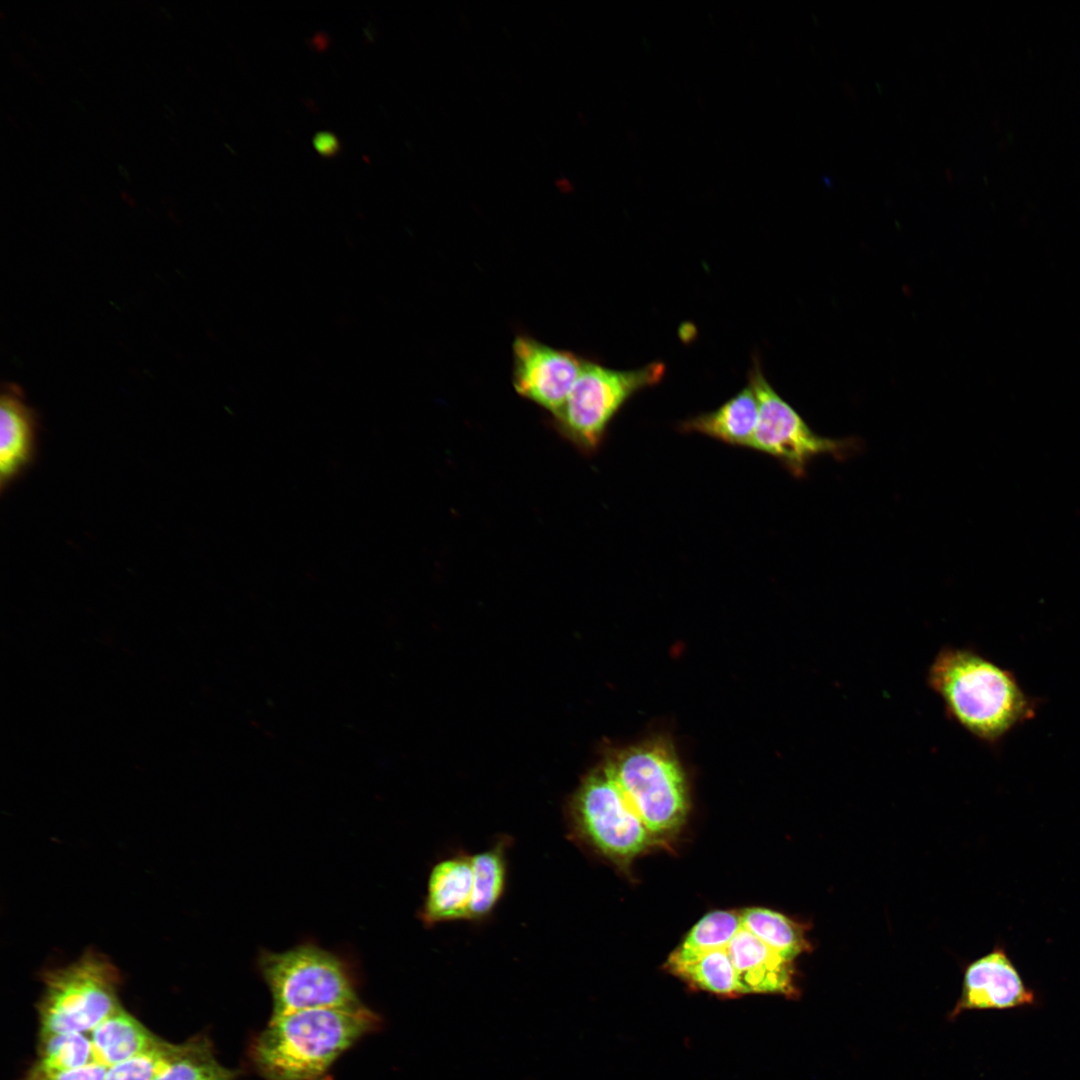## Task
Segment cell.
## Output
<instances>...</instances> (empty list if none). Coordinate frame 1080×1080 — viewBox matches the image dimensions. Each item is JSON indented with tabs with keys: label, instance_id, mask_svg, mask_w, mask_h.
<instances>
[{
	"label": "cell",
	"instance_id": "cell-6",
	"mask_svg": "<svg viewBox=\"0 0 1080 1080\" xmlns=\"http://www.w3.org/2000/svg\"><path fill=\"white\" fill-rule=\"evenodd\" d=\"M605 767L653 836L681 828L688 812L687 786L670 750L661 744L632 747Z\"/></svg>",
	"mask_w": 1080,
	"mask_h": 1080
},
{
	"label": "cell",
	"instance_id": "cell-12",
	"mask_svg": "<svg viewBox=\"0 0 1080 1080\" xmlns=\"http://www.w3.org/2000/svg\"><path fill=\"white\" fill-rule=\"evenodd\" d=\"M727 951L742 994L766 993L787 997L798 994L793 961L778 954L742 926Z\"/></svg>",
	"mask_w": 1080,
	"mask_h": 1080
},
{
	"label": "cell",
	"instance_id": "cell-18",
	"mask_svg": "<svg viewBox=\"0 0 1080 1080\" xmlns=\"http://www.w3.org/2000/svg\"><path fill=\"white\" fill-rule=\"evenodd\" d=\"M238 1074L217 1060L205 1035H196L180 1044L175 1057L154 1080H236Z\"/></svg>",
	"mask_w": 1080,
	"mask_h": 1080
},
{
	"label": "cell",
	"instance_id": "cell-3",
	"mask_svg": "<svg viewBox=\"0 0 1080 1080\" xmlns=\"http://www.w3.org/2000/svg\"><path fill=\"white\" fill-rule=\"evenodd\" d=\"M257 967L272 997L271 1017L361 1003L350 960L312 942L286 951L262 950Z\"/></svg>",
	"mask_w": 1080,
	"mask_h": 1080
},
{
	"label": "cell",
	"instance_id": "cell-1",
	"mask_svg": "<svg viewBox=\"0 0 1080 1080\" xmlns=\"http://www.w3.org/2000/svg\"><path fill=\"white\" fill-rule=\"evenodd\" d=\"M927 684L951 720L990 746L1034 718L1039 705L1012 671L972 648H942L928 668Z\"/></svg>",
	"mask_w": 1080,
	"mask_h": 1080
},
{
	"label": "cell",
	"instance_id": "cell-15",
	"mask_svg": "<svg viewBox=\"0 0 1080 1080\" xmlns=\"http://www.w3.org/2000/svg\"><path fill=\"white\" fill-rule=\"evenodd\" d=\"M158 1039L121 1006L92 1030L94 1060L110 1067L144 1051Z\"/></svg>",
	"mask_w": 1080,
	"mask_h": 1080
},
{
	"label": "cell",
	"instance_id": "cell-13",
	"mask_svg": "<svg viewBox=\"0 0 1080 1080\" xmlns=\"http://www.w3.org/2000/svg\"><path fill=\"white\" fill-rule=\"evenodd\" d=\"M473 894L471 857L456 856L437 863L429 876L420 911L426 925L469 919Z\"/></svg>",
	"mask_w": 1080,
	"mask_h": 1080
},
{
	"label": "cell",
	"instance_id": "cell-17",
	"mask_svg": "<svg viewBox=\"0 0 1080 1080\" xmlns=\"http://www.w3.org/2000/svg\"><path fill=\"white\" fill-rule=\"evenodd\" d=\"M666 968L696 989L726 997L742 994L727 949L713 950L685 960L668 959Z\"/></svg>",
	"mask_w": 1080,
	"mask_h": 1080
},
{
	"label": "cell",
	"instance_id": "cell-19",
	"mask_svg": "<svg viewBox=\"0 0 1080 1080\" xmlns=\"http://www.w3.org/2000/svg\"><path fill=\"white\" fill-rule=\"evenodd\" d=\"M504 848L498 845L471 857L473 894L469 919L486 917L500 899L505 884Z\"/></svg>",
	"mask_w": 1080,
	"mask_h": 1080
},
{
	"label": "cell",
	"instance_id": "cell-20",
	"mask_svg": "<svg viewBox=\"0 0 1080 1080\" xmlns=\"http://www.w3.org/2000/svg\"><path fill=\"white\" fill-rule=\"evenodd\" d=\"M740 913L714 911L704 916L668 959L685 960L718 949H727L741 929Z\"/></svg>",
	"mask_w": 1080,
	"mask_h": 1080
},
{
	"label": "cell",
	"instance_id": "cell-21",
	"mask_svg": "<svg viewBox=\"0 0 1080 1080\" xmlns=\"http://www.w3.org/2000/svg\"><path fill=\"white\" fill-rule=\"evenodd\" d=\"M36 1063L59 1069L85 1066L94 1060L91 1039L83 1033H61L39 1037Z\"/></svg>",
	"mask_w": 1080,
	"mask_h": 1080
},
{
	"label": "cell",
	"instance_id": "cell-5",
	"mask_svg": "<svg viewBox=\"0 0 1080 1080\" xmlns=\"http://www.w3.org/2000/svg\"><path fill=\"white\" fill-rule=\"evenodd\" d=\"M43 981L39 1037L92 1031L121 1007L119 972L97 952H85L73 963L47 971Z\"/></svg>",
	"mask_w": 1080,
	"mask_h": 1080
},
{
	"label": "cell",
	"instance_id": "cell-16",
	"mask_svg": "<svg viewBox=\"0 0 1080 1080\" xmlns=\"http://www.w3.org/2000/svg\"><path fill=\"white\" fill-rule=\"evenodd\" d=\"M740 918L744 929L788 960L812 950L806 924L766 908H747Z\"/></svg>",
	"mask_w": 1080,
	"mask_h": 1080
},
{
	"label": "cell",
	"instance_id": "cell-2",
	"mask_svg": "<svg viewBox=\"0 0 1080 1080\" xmlns=\"http://www.w3.org/2000/svg\"><path fill=\"white\" fill-rule=\"evenodd\" d=\"M380 1022L362 1003L274 1016L251 1042L248 1057L265 1080H327L334 1062Z\"/></svg>",
	"mask_w": 1080,
	"mask_h": 1080
},
{
	"label": "cell",
	"instance_id": "cell-4",
	"mask_svg": "<svg viewBox=\"0 0 1080 1080\" xmlns=\"http://www.w3.org/2000/svg\"><path fill=\"white\" fill-rule=\"evenodd\" d=\"M665 371L660 361L618 370L586 357L567 399L550 415V422L582 453L592 454L623 405L638 391L659 383Z\"/></svg>",
	"mask_w": 1080,
	"mask_h": 1080
},
{
	"label": "cell",
	"instance_id": "cell-10",
	"mask_svg": "<svg viewBox=\"0 0 1080 1080\" xmlns=\"http://www.w3.org/2000/svg\"><path fill=\"white\" fill-rule=\"evenodd\" d=\"M1035 1003L1034 991L1025 985L1006 951L996 946L967 966L961 995L951 1016L965 1010H1002Z\"/></svg>",
	"mask_w": 1080,
	"mask_h": 1080
},
{
	"label": "cell",
	"instance_id": "cell-22",
	"mask_svg": "<svg viewBox=\"0 0 1080 1080\" xmlns=\"http://www.w3.org/2000/svg\"><path fill=\"white\" fill-rule=\"evenodd\" d=\"M180 1044L158 1039L131 1058L108 1067L105 1080H154L171 1062Z\"/></svg>",
	"mask_w": 1080,
	"mask_h": 1080
},
{
	"label": "cell",
	"instance_id": "cell-9",
	"mask_svg": "<svg viewBox=\"0 0 1080 1080\" xmlns=\"http://www.w3.org/2000/svg\"><path fill=\"white\" fill-rule=\"evenodd\" d=\"M585 358L519 332L512 342L513 388L520 397L552 415L567 399Z\"/></svg>",
	"mask_w": 1080,
	"mask_h": 1080
},
{
	"label": "cell",
	"instance_id": "cell-8",
	"mask_svg": "<svg viewBox=\"0 0 1080 1080\" xmlns=\"http://www.w3.org/2000/svg\"><path fill=\"white\" fill-rule=\"evenodd\" d=\"M758 400L756 429L748 448L779 460L794 476L801 477L809 462L819 455H844L854 445L850 440L819 436L765 378L755 359L749 383Z\"/></svg>",
	"mask_w": 1080,
	"mask_h": 1080
},
{
	"label": "cell",
	"instance_id": "cell-14",
	"mask_svg": "<svg viewBox=\"0 0 1080 1080\" xmlns=\"http://www.w3.org/2000/svg\"><path fill=\"white\" fill-rule=\"evenodd\" d=\"M758 414V400L748 384L719 408L681 422L679 429L701 433L726 444L748 447Z\"/></svg>",
	"mask_w": 1080,
	"mask_h": 1080
},
{
	"label": "cell",
	"instance_id": "cell-23",
	"mask_svg": "<svg viewBox=\"0 0 1080 1080\" xmlns=\"http://www.w3.org/2000/svg\"><path fill=\"white\" fill-rule=\"evenodd\" d=\"M108 1067L92 1062L72 1069L51 1068L34 1062L22 1080H105Z\"/></svg>",
	"mask_w": 1080,
	"mask_h": 1080
},
{
	"label": "cell",
	"instance_id": "cell-7",
	"mask_svg": "<svg viewBox=\"0 0 1080 1080\" xmlns=\"http://www.w3.org/2000/svg\"><path fill=\"white\" fill-rule=\"evenodd\" d=\"M570 815L574 833L617 864L628 865L657 839L630 807L606 767L584 780Z\"/></svg>",
	"mask_w": 1080,
	"mask_h": 1080
},
{
	"label": "cell",
	"instance_id": "cell-11",
	"mask_svg": "<svg viewBox=\"0 0 1080 1080\" xmlns=\"http://www.w3.org/2000/svg\"><path fill=\"white\" fill-rule=\"evenodd\" d=\"M39 422L19 386L6 383L0 397V490L3 492L35 461Z\"/></svg>",
	"mask_w": 1080,
	"mask_h": 1080
},
{
	"label": "cell",
	"instance_id": "cell-24",
	"mask_svg": "<svg viewBox=\"0 0 1080 1080\" xmlns=\"http://www.w3.org/2000/svg\"><path fill=\"white\" fill-rule=\"evenodd\" d=\"M313 143L317 151L322 155L330 156L338 150L337 138L327 132L317 134Z\"/></svg>",
	"mask_w": 1080,
	"mask_h": 1080
}]
</instances>
